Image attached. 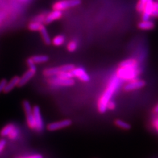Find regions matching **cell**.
Masks as SVG:
<instances>
[{
	"mask_svg": "<svg viewBox=\"0 0 158 158\" xmlns=\"http://www.w3.org/2000/svg\"><path fill=\"white\" fill-rule=\"evenodd\" d=\"M154 9V0H148V2L144 7V11L142 13V19L143 21L150 20L152 17L153 10Z\"/></svg>",
	"mask_w": 158,
	"mask_h": 158,
	"instance_id": "obj_11",
	"label": "cell"
},
{
	"mask_svg": "<svg viewBox=\"0 0 158 158\" xmlns=\"http://www.w3.org/2000/svg\"><path fill=\"white\" fill-rule=\"evenodd\" d=\"M154 7H155L157 9H158V2H154Z\"/></svg>",
	"mask_w": 158,
	"mask_h": 158,
	"instance_id": "obj_31",
	"label": "cell"
},
{
	"mask_svg": "<svg viewBox=\"0 0 158 158\" xmlns=\"http://www.w3.org/2000/svg\"><path fill=\"white\" fill-rule=\"evenodd\" d=\"M72 120L69 119V118H66V119H63L56 122H52L49 123L48 125L47 129L49 131H56L70 127L72 125Z\"/></svg>",
	"mask_w": 158,
	"mask_h": 158,
	"instance_id": "obj_7",
	"label": "cell"
},
{
	"mask_svg": "<svg viewBox=\"0 0 158 158\" xmlns=\"http://www.w3.org/2000/svg\"><path fill=\"white\" fill-rule=\"evenodd\" d=\"M48 82L50 85L54 86L68 87L75 85V81L74 78H63L59 77H52L48 78Z\"/></svg>",
	"mask_w": 158,
	"mask_h": 158,
	"instance_id": "obj_5",
	"label": "cell"
},
{
	"mask_svg": "<svg viewBox=\"0 0 158 158\" xmlns=\"http://www.w3.org/2000/svg\"><path fill=\"white\" fill-rule=\"evenodd\" d=\"M138 28L142 31H150L155 28V23L150 20H147V21L142 20L138 24Z\"/></svg>",
	"mask_w": 158,
	"mask_h": 158,
	"instance_id": "obj_16",
	"label": "cell"
},
{
	"mask_svg": "<svg viewBox=\"0 0 158 158\" xmlns=\"http://www.w3.org/2000/svg\"><path fill=\"white\" fill-rule=\"evenodd\" d=\"M33 113L34 115V119L36 123V131L40 132H42L44 129V121L41 114L40 109L38 106H35L33 107Z\"/></svg>",
	"mask_w": 158,
	"mask_h": 158,
	"instance_id": "obj_9",
	"label": "cell"
},
{
	"mask_svg": "<svg viewBox=\"0 0 158 158\" xmlns=\"http://www.w3.org/2000/svg\"><path fill=\"white\" fill-rule=\"evenodd\" d=\"M153 126H154L155 129L158 132V117H156L153 121Z\"/></svg>",
	"mask_w": 158,
	"mask_h": 158,
	"instance_id": "obj_29",
	"label": "cell"
},
{
	"mask_svg": "<svg viewBox=\"0 0 158 158\" xmlns=\"http://www.w3.org/2000/svg\"><path fill=\"white\" fill-rule=\"evenodd\" d=\"M47 15L46 13H41L38 15V16H36V17H34L32 21H36V22H38V23H44V21H45L46 17Z\"/></svg>",
	"mask_w": 158,
	"mask_h": 158,
	"instance_id": "obj_25",
	"label": "cell"
},
{
	"mask_svg": "<svg viewBox=\"0 0 158 158\" xmlns=\"http://www.w3.org/2000/svg\"><path fill=\"white\" fill-rule=\"evenodd\" d=\"M33 62L36 64H42L46 63L49 60V57L45 55H37L31 57Z\"/></svg>",
	"mask_w": 158,
	"mask_h": 158,
	"instance_id": "obj_18",
	"label": "cell"
},
{
	"mask_svg": "<svg viewBox=\"0 0 158 158\" xmlns=\"http://www.w3.org/2000/svg\"><path fill=\"white\" fill-rule=\"evenodd\" d=\"M74 77L82 82H88L90 81V77L82 67H75L72 71Z\"/></svg>",
	"mask_w": 158,
	"mask_h": 158,
	"instance_id": "obj_10",
	"label": "cell"
},
{
	"mask_svg": "<svg viewBox=\"0 0 158 158\" xmlns=\"http://www.w3.org/2000/svg\"><path fill=\"white\" fill-rule=\"evenodd\" d=\"M23 107L24 114L26 117V122L28 127L30 129L36 130V123L34 119V115L33 113V107L31 103L28 100H24L23 102Z\"/></svg>",
	"mask_w": 158,
	"mask_h": 158,
	"instance_id": "obj_4",
	"label": "cell"
},
{
	"mask_svg": "<svg viewBox=\"0 0 158 158\" xmlns=\"http://www.w3.org/2000/svg\"><path fill=\"white\" fill-rule=\"evenodd\" d=\"M40 34H41L42 38L43 39L44 43H45L46 45H49V44H52V39L49 35L48 32L47 31L46 27L44 26V24L42 27L40 31Z\"/></svg>",
	"mask_w": 158,
	"mask_h": 158,
	"instance_id": "obj_17",
	"label": "cell"
},
{
	"mask_svg": "<svg viewBox=\"0 0 158 158\" xmlns=\"http://www.w3.org/2000/svg\"><path fill=\"white\" fill-rule=\"evenodd\" d=\"M154 113H158V103L155 106V107L154 108Z\"/></svg>",
	"mask_w": 158,
	"mask_h": 158,
	"instance_id": "obj_30",
	"label": "cell"
},
{
	"mask_svg": "<svg viewBox=\"0 0 158 158\" xmlns=\"http://www.w3.org/2000/svg\"><path fill=\"white\" fill-rule=\"evenodd\" d=\"M146 85V83L144 81L139 80V79H135L131 81H129L124 86L123 89L126 92H131L136 90H139L144 88Z\"/></svg>",
	"mask_w": 158,
	"mask_h": 158,
	"instance_id": "obj_8",
	"label": "cell"
},
{
	"mask_svg": "<svg viewBox=\"0 0 158 158\" xmlns=\"http://www.w3.org/2000/svg\"><path fill=\"white\" fill-rule=\"evenodd\" d=\"M20 135H21V131H20V128L18 127H17L7 138L9 140H16L19 138Z\"/></svg>",
	"mask_w": 158,
	"mask_h": 158,
	"instance_id": "obj_22",
	"label": "cell"
},
{
	"mask_svg": "<svg viewBox=\"0 0 158 158\" xmlns=\"http://www.w3.org/2000/svg\"><path fill=\"white\" fill-rule=\"evenodd\" d=\"M78 48V43L75 40H71L67 45V49L69 52H75Z\"/></svg>",
	"mask_w": 158,
	"mask_h": 158,
	"instance_id": "obj_23",
	"label": "cell"
},
{
	"mask_svg": "<svg viewBox=\"0 0 158 158\" xmlns=\"http://www.w3.org/2000/svg\"><path fill=\"white\" fill-rule=\"evenodd\" d=\"M81 3V0H62V1H59L54 3L52 8L54 10L63 11L67 9L77 7Z\"/></svg>",
	"mask_w": 158,
	"mask_h": 158,
	"instance_id": "obj_6",
	"label": "cell"
},
{
	"mask_svg": "<svg viewBox=\"0 0 158 158\" xmlns=\"http://www.w3.org/2000/svg\"><path fill=\"white\" fill-rule=\"evenodd\" d=\"M62 16H63V13L61 11L53 9V11L47 14L45 21H44V23L45 24H49L53 23V21L60 19L62 17Z\"/></svg>",
	"mask_w": 158,
	"mask_h": 158,
	"instance_id": "obj_12",
	"label": "cell"
},
{
	"mask_svg": "<svg viewBox=\"0 0 158 158\" xmlns=\"http://www.w3.org/2000/svg\"><path fill=\"white\" fill-rule=\"evenodd\" d=\"M7 145V142L6 140L3 139V138H2L0 139V154L4 151L5 148H6Z\"/></svg>",
	"mask_w": 158,
	"mask_h": 158,
	"instance_id": "obj_28",
	"label": "cell"
},
{
	"mask_svg": "<svg viewBox=\"0 0 158 158\" xmlns=\"http://www.w3.org/2000/svg\"><path fill=\"white\" fill-rule=\"evenodd\" d=\"M7 81L6 78H3L0 81V94L4 92L5 88L6 87Z\"/></svg>",
	"mask_w": 158,
	"mask_h": 158,
	"instance_id": "obj_26",
	"label": "cell"
},
{
	"mask_svg": "<svg viewBox=\"0 0 158 158\" xmlns=\"http://www.w3.org/2000/svg\"><path fill=\"white\" fill-rule=\"evenodd\" d=\"M65 37L63 35H61V34L56 36L52 40V43L56 46H60L63 45V44L65 43Z\"/></svg>",
	"mask_w": 158,
	"mask_h": 158,
	"instance_id": "obj_19",
	"label": "cell"
},
{
	"mask_svg": "<svg viewBox=\"0 0 158 158\" xmlns=\"http://www.w3.org/2000/svg\"><path fill=\"white\" fill-rule=\"evenodd\" d=\"M43 26V24L36 22V21H32L31 23L28 24V29L31 31H40Z\"/></svg>",
	"mask_w": 158,
	"mask_h": 158,
	"instance_id": "obj_21",
	"label": "cell"
},
{
	"mask_svg": "<svg viewBox=\"0 0 158 158\" xmlns=\"http://www.w3.org/2000/svg\"><path fill=\"white\" fill-rule=\"evenodd\" d=\"M19 81H20L19 77H18V76L13 77L9 81H7L6 87V88H5V90H4L3 93L7 94L11 91H12L16 86H18Z\"/></svg>",
	"mask_w": 158,
	"mask_h": 158,
	"instance_id": "obj_14",
	"label": "cell"
},
{
	"mask_svg": "<svg viewBox=\"0 0 158 158\" xmlns=\"http://www.w3.org/2000/svg\"><path fill=\"white\" fill-rule=\"evenodd\" d=\"M61 73L60 67H53L46 68L43 71V75L47 78L55 77Z\"/></svg>",
	"mask_w": 158,
	"mask_h": 158,
	"instance_id": "obj_15",
	"label": "cell"
},
{
	"mask_svg": "<svg viewBox=\"0 0 158 158\" xmlns=\"http://www.w3.org/2000/svg\"><path fill=\"white\" fill-rule=\"evenodd\" d=\"M148 2V0H138L136 5V10L139 13H142Z\"/></svg>",
	"mask_w": 158,
	"mask_h": 158,
	"instance_id": "obj_24",
	"label": "cell"
},
{
	"mask_svg": "<svg viewBox=\"0 0 158 158\" xmlns=\"http://www.w3.org/2000/svg\"><path fill=\"white\" fill-rule=\"evenodd\" d=\"M115 108H116V103H115V102L114 101H113V100H111L107 103V110L112 111V110H114Z\"/></svg>",
	"mask_w": 158,
	"mask_h": 158,
	"instance_id": "obj_27",
	"label": "cell"
},
{
	"mask_svg": "<svg viewBox=\"0 0 158 158\" xmlns=\"http://www.w3.org/2000/svg\"><path fill=\"white\" fill-rule=\"evenodd\" d=\"M17 126L13 123H8V124L5 125L0 131V136L2 138L8 137L9 135L13 131V130Z\"/></svg>",
	"mask_w": 158,
	"mask_h": 158,
	"instance_id": "obj_13",
	"label": "cell"
},
{
	"mask_svg": "<svg viewBox=\"0 0 158 158\" xmlns=\"http://www.w3.org/2000/svg\"><path fill=\"white\" fill-rule=\"evenodd\" d=\"M141 73L139 63L136 59L130 58L120 63L115 75L121 81H131L137 78Z\"/></svg>",
	"mask_w": 158,
	"mask_h": 158,
	"instance_id": "obj_1",
	"label": "cell"
},
{
	"mask_svg": "<svg viewBox=\"0 0 158 158\" xmlns=\"http://www.w3.org/2000/svg\"><path fill=\"white\" fill-rule=\"evenodd\" d=\"M121 80L116 75H113L108 82V85L98 102V110L100 113H104L107 110V106L120 86Z\"/></svg>",
	"mask_w": 158,
	"mask_h": 158,
	"instance_id": "obj_2",
	"label": "cell"
},
{
	"mask_svg": "<svg viewBox=\"0 0 158 158\" xmlns=\"http://www.w3.org/2000/svg\"><path fill=\"white\" fill-rule=\"evenodd\" d=\"M115 124L118 127L122 128L123 130H130L131 128V125L129 123L125 122V121L121 119H117L115 121Z\"/></svg>",
	"mask_w": 158,
	"mask_h": 158,
	"instance_id": "obj_20",
	"label": "cell"
},
{
	"mask_svg": "<svg viewBox=\"0 0 158 158\" xmlns=\"http://www.w3.org/2000/svg\"><path fill=\"white\" fill-rule=\"evenodd\" d=\"M20 158H27V156H26V157H20Z\"/></svg>",
	"mask_w": 158,
	"mask_h": 158,
	"instance_id": "obj_32",
	"label": "cell"
},
{
	"mask_svg": "<svg viewBox=\"0 0 158 158\" xmlns=\"http://www.w3.org/2000/svg\"><path fill=\"white\" fill-rule=\"evenodd\" d=\"M27 63L28 67V69L26 72H24V73L22 75L21 77H20V81L18 85L19 87H22L24 86V85H26L34 77V76L36 75L37 71L36 64L33 62L31 57L27 59Z\"/></svg>",
	"mask_w": 158,
	"mask_h": 158,
	"instance_id": "obj_3",
	"label": "cell"
}]
</instances>
